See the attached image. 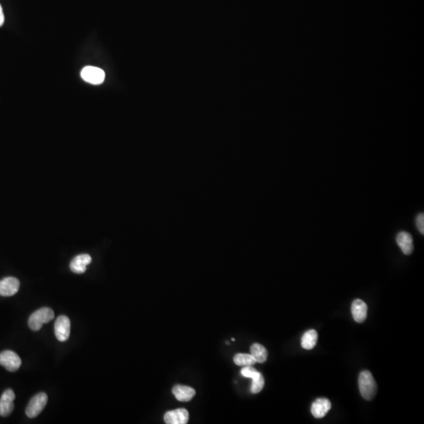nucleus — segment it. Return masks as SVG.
I'll return each mask as SVG.
<instances>
[{
  "label": "nucleus",
  "mask_w": 424,
  "mask_h": 424,
  "mask_svg": "<svg viewBox=\"0 0 424 424\" xmlns=\"http://www.w3.org/2000/svg\"><path fill=\"white\" fill-rule=\"evenodd\" d=\"M360 393L364 399L371 401L377 392V385L373 374L369 371H362L358 378Z\"/></svg>",
  "instance_id": "f257e3e1"
},
{
  "label": "nucleus",
  "mask_w": 424,
  "mask_h": 424,
  "mask_svg": "<svg viewBox=\"0 0 424 424\" xmlns=\"http://www.w3.org/2000/svg\"><path fill=\"white\" fill-rule=\"evenodd\" d=\"M54 313L50 308L44 307L34 312L29 319V326L32 331L41 330L44 324L54 319Z\"/></svg>",
  "instance_id": "f03ea898"
},
{
  "label": "nucleus",
  "mask_w": 424,
  "mask_h": 424,
  "mask_svg": "<svg viewBox=\"0 0 424 424\" xmlns=\"http://www.w3.org/2000/svg\"><path fill=\"white\" fill-rule=\"evenodd\" d=\"M48 397L45 393H40L32 397L31 401L28 404L25 413L28 417L35 418L38 415L41 414V412L44 410L45 406H47Z\"/></svg>",
  "instance_id": "7ed1b4c3"
},
{
  "label": "nucleus",
  "mask_w": 424,
  "mask_h": 424,
  "mask_svg": "<svg viewBox=\"0 0 424 424\" xmlns=\"http://www.w3.org/2000/svg\"><path fill=\"white\" fill-rule=\"evenodd\" d=\"M83 80L89 84L99 85L105 81V73L102 69L94 66H87L81 71Z\"/></svg>",
  "instance_id": "20e7f679"
},
{
  "label": "nucleus",
  "mask_w": 424,
  "mask_h": 424,
  "mask_svg": "<svg viewBox=\"0 0 424 424\" xmlns=\"http://www.w3.org/2000/svg\"><path fill=\"white\" fill-rule=\"evenodd\" d=\"M0 364L9 372H16L22 365V360L16 353L11 351L0 353Z\"/></svg>",
  "instance_id": "39448f33"
},
{
  "label": "nucleus",
  "mask_w": 424,
  "mask_h": 424,
  "mask_svg": "<svg viewBox=\"0 0 424 424\" xmlns=\"http://www.w3.org/2000/svg\"><path fill=\"white\" fill-rule=\"evenodd\" d=\"M70 320L66 316H59L54 324V332L57 340L65 342L70 336Z\"/></svg>",
  "instance_id": "423d86ee"
},
{
  "label": "nucleus",
  "mask_w": 424,
  "mask_h": 424,
  "mask_svg": "<svg viewBox=\"0 0 424 424\" xmlns=\"http://www.w3.org/2000/svg\"><path fill=\"white\" fill-rule=\"evenodd\" d=\"M15 400V394L11 389H7L0 398V416H10L14 410V401Z\"/></svg>",
  "instance_id": "0eeeda50"
},
{
  "label": "nucleus",
  "mask_w": 424,
  "mask_h": 424,
  "mask_svg": "<svg viewBox=\"0 0 424 424\" xmlns=\"http://www.w3.org/2000/svg\"><path fill=\"white\" fill-rule=\"evenodd\" d=\"M189 412L185 409L169 411L164 415V422L167 424H186L189 421Z\"/></svg>",
  "instance_id": "6e6552de"
},
{
  "label": "nucleus",
  "mask_w": 424,
  "mask_h": 424,
  "mask_svg": "<svg viewBox=\"0 0 424 424\" xmlns=\"http://www.w3.org/2000/svg\"><path fill=\"white\" fill-rule=\"evenodd\" d=\"M20 281L15 277H6L0 281V296H14L18 292Z\"/></svg>",
  "instance_id": "1a4fd4ad"
},
{
  "label": "nucleus",
  "mask_w": 424,
  "mask_h": 424,
  "mask_svg": "<svg viewBox=\"0 0 424 424\" xmlns=\"http://www.w3.org/2000/svg\"><path fill=\"white\" fill-rule=\"evenodd\" d=\"M351 313L356 322H364L367 318V304L361 299H355L351 305Z\"/></svg>",
  "instance_id": "9d476101"
},
{
  "label": "nucleus",
  "mask_w": 424,
  "mask_h": 424,
  "mask_svg": "<svg viewBox=\"0 0 424 424\" xmlns=\"http://www.w3.org/2000/svg\"><path fill=\"white\" fill-rule=\"evenodd\" d=\"M332 408V404L331 401L327 398H318L316 400L311 406V413L313 416L317 419H321V418L325 416V415L329 413Z\"/></svg>",
  "instance_id": "9b49d317"
},
{
  "label": "nucleus",
  "mask_w": 424,
  "mask_h": 424,
  "mask_svg": "<svg viewBox=\"0 0 424 424\" xmlns=\"http://www.w3.org/2000/svg\"><path fill=\"white\" fill-rule=\"evenodd\" d=\"M396 241L404 255L409 256L412 254L414 249V245H413V237L410 234L404 232V231L400 232L396 237Z\"/></svg>",
  "instance_id": "f8f14e48"
},
{
  "label": "nucleus",
  "mask_w": 424,
  "mask_h": 424,
  "mask_svg": "<svg viewBox=\"0 0 424 424\" xmlns=\"http://www.w3.org/2000/svg\"><path fill=\"white\" fill-rule=\"evenodd\" d=\"M91 257L87 254L77 256L71 262V271L77 274H84L87 269V266L91 262Z\"/></svg>",
  "instance_id": "ddd939ff"
},
{
  "label": "nucleus",
  "mask_w": 424,
  "mask_h": 424,
  "mask_svg": "<svg viewBox=\"0 0 424 424\" xmlns=\"http://www.w3.org/2000/svg\"><path fill=\"white\" fill-rule=\"evenodd\" d=\"M172 393L178 401H184V402L191 401L196 394V391L194 388L188 386H182V385L175 386L172 390Z\"/></svg>",
  "instance_id": "4468645a"
},
{
  "label": "nucleus",
  "mask_w": 424,
  "mask_h": 424,
  "mask_svg": "<svg viewBox=\"0 0 424 424\" xmlns=\"http://www.w3.org/2000/svg\"><path fill=\"white\" fill-rule=\"evenodd\" d=\"M317 339H318V334H317V331L314 329L307 331L306 333H304L301 339V346L304 349L312 350L317 344Z\"/></svg>",
  "instance_id": "2eb2a0df"
},
{
  "label": "nucleus",
  "mask_w": 424,
  "mask_h": 424,
  "mask_svg": "<svg viewBox=\"0 0 424 424\" xmlns=\"http://www.w3.org/2000/svg\"><path fill=\"white\" fill-rule=\"evenodd\" d=\"M250 354L254 357L256 362L264 363L267 359L268 352L266 348L261 344L254 343L250 346Z\"/></svg>",
  "instance_id": "dca6fc26"
},
{
  "label": "nucleus",
  "mask_w": 424,
  "mask_h": 424,
  "mask_svg": "<svg viewBox=\"0 0 424 424\" xmlns=\"http://www.w3.org/2000/svg\"><path fill=\"white\" fill-rule=\"evenodd\" d=\"M234 361L238 366H253L256 364V360L252 354H237L234 357Z\"/></svg>",
  "instance_id": "f3484780"
},
{
  "label": "nucleus",
  "mask_w": 424,
  "mask_h": 424,
  "mask_svg": "<svg viewBox=\"0 0 424 424\" xmlns=\"http://www.w3.org/2000/svg\"><path fill=\"white\" fill-rule=\"evenodd\" d=\"M264 384H265V380H264L263 376L262 373L258 372L257 374L253 378V384L250 387V392L253 394H258L262 391V388H264Z\"/></svg>",
  "instance_id": "a211bd4d"
},
{
  "label": "nucleus",
  "mask_w": 424,
  "mask_h": 424,
  "mask_svg": "<svg viewBox=\"0 0 424 424\" xmlns=\"http://www.w3.org/2000/svg\"><path fill=\"white\" fill-rule=\"evenodd\" d=\"M257 373L258 371L253 366H244L241 370V374L244 377L250 378V379H253Z\"/></svg>",
  "instance_id": "6ab92c4d"
},
{
  "label": "nucleus",
  "mask_w": 424,
  "mask_h": 424,
  "mask_svg": "<svg viewBox=\"0 0 424 424\" xmlns=\"http://www.w3.org/2000/svg\"><path fill=\"white\" fill-rule=\"evenodd\" d=\"M416 226L419 229V233L423 235L424 234V215L421 213L416 218Z\"/></svg>",
  "instance_id": "aec40b11"
},
{
  "label": "nucleus",
  "mask_w": 424,
  "mask_h": 424,
  "mask_svg": "<svg viewBox=\"0 0 424 424\" xmlns=\"http://www.w3.org/2000/svg\"><path fill=\"white\" fill-rule=\"evenodd\" d=\"M4 20H5V18H4V11H3L2 7L0 5V27L4 25Z\"/></svg>",
  "instance_id": "412c9836"
},
{
  "label": "nucleus",
  "mask_w": 424,
  "mask_h": 424,
  "mask_svg": "<svg viewBox=\"0 0 424 424\" xmlns=\"http://www.w3.org/2000/svg\"><path fill=\"white\" fill-rule=\"evenodd\" d=\"M231 340H232L233 342H234V341H235V339H234V338H233V339H231Z\"/></svg>",
  "instance_id": "4be33fe9"
}]
</instances>
